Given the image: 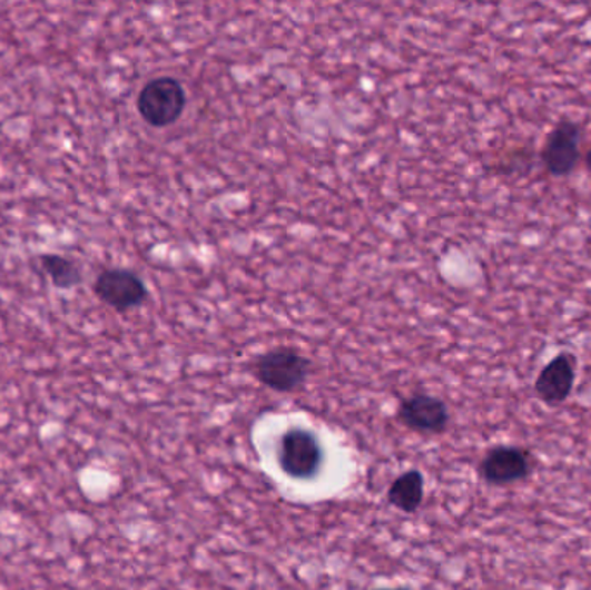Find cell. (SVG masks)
Masks as SVG:
<instances>
[{"mask_svg":"<svg viewBox=\"0 0 591 590\" xmlns=\"http://www.w3.org/2000/svg\"><path fill=\"white\" fill-rule=\"evenodd\" d=\"M312 362L298 350L278 346L259 355L255 362V376L263 386L272 392L293 393L305 385Z\"/></svg>","mask_w":591,"mask_h":590,"instance_id":"1","label":"cell"},{"mask_svg":"<svg viewBox=\"0 0 591 590\" xmlns=\"http://www.w3.org/2000/svg\"><path fill=\"white\" fill-rule=\"evenodd\" d=\"M278 466L287 476L299 482L314 480L324 466V446L306 427H290L278 440Z\"/></svg>","mask_w":591,"mask_h":590,"instance_id":"2","label":"cell"},{"mask_svg":"<svg viewBox=\"0 0 591 590\" xmlns=\"http://www.w3.org/2000/svg\"><path fill=\"white\" fill-rule=\"evenodd\" d=\"M186 102V90L177 78L158 77L140 90L137 109L147 125L155 129H167L180 120Z\"/></svg>","mask_w":591,"mask_h":590,"instance_id":"3","label":"cell"},{"mask_svg":"<svg viewBox=\"0 0 591 590\" xmlns=\"http://www.w3.org/2000/svg\"><path fill=\"white\" fill-rule=\"evenodd\" d=\"M583 127L571 118H562L546 134L540 149V161L553 177H568L577 170L581 158Z\"/></svg>","mask_w":591,"mask_h":590,"instance_id":"4","label":"cell"},{"mask_svg":"<svg viewBox=\"0 0 591 590\" xmlns=\"http://www.w3.org/2000/svg\"><path fill=\"white\" fill-rule=\"evenodd\" d=\"M93 293L108 307L120 314L140 307L149 295L146 283L128 268H108L99 274L93 284Z\"/></svg>","mask_w":591,"mask_h":590,"instance_id":"5","label":"cell"},{"mask_svg":"<svg viewBox=\"0 0 591 590\" xmlns=\"http://www.w3.org/2000/svg\"><path fill=\"white\" fill-rule=\"evenodd\" d=\"M533 471V458L519 446H493L480 464L481 478L490 485L503 486L521 482Z\"/></svg>","mask_w":591,"mask_h":590,"instance_id":"6","label":"cell"},{"mask_svg":"<svg viewBox=\"0 0 591 590\" xmlns=\"http://www.w3.org/2000/svg\"><path fill=\"white\" fill-rule=\"evenodd\" d=\"M398 417L408 430L424 435H440L450 423L445 402L427 393H415L400 404Z\"/></svg>","mask_w":591,"mask_h":590,"instance_id":"7","label":"cell"},{"mask_svg":"<svg viewBox=\"0 0 591 590\" xmlns=\"http://www.w3.org/2000/svg\"><path fill=\"white\" fill-rule=\"evenodd\" d=\"M577 383V357L561 352L540 371L534 381V393L541 402L561 405L568 401Z\"/></svg>","mask_w":591,"mask_h":590,"instance_id":"8","label":"cell"},{"mask_svg":"<svg viewBox=\"0 0 591 590\" xmlns=\"http://www.w3.org/2000/svg\"><path fill=\"white\" fill-rule=\"evenodd\" d=\"M387 501L402 513L418 511L424 501V474L418 470L405 471L391 483Z\"/></svg>","mask_w":591,"mask_h":590,"instance_id":"9","label":"cell"},{"mask_svg":"<svg viewBox=\"0 0 591 590\" xmlns=\"http://www.w3.org/2000/svg\"><path fill=\"white\" fill-rule=\"evenodd\" d=\"M40 265L58 289H65V292L75 289L83 279L80 267L70 258L61 257V255H42Z\"/></svg>","mask_w":591,"mask_h":590,"instance_id":"10","label":"cell"},{"mask_svg":"<svg viewBox=\"0 0 591 590\" xmlns=\"http://www.w3.org/2000/svg\"><path fill=\"white\" fill-rule=\"evenodd\" d=\"M584 165H587L588 170L591 171V148L588 149L587 156H584Z\"/></svg>","mask_w":591,"mask_h":590,"instance_id":"11","label":"cell"},{"mask_svg":"<svg viewBox=\"0 0 591 590\" xmlns=\"http://www.w3.org/2000/svg\"><path fill=\"white\" fill-rule=\"evenodd\" d=\"M377 590H410L406 587H400V589H377Z\"/></svg>","mask_w":591,"mask_h":590,"instance_id":"12","label":"cell"}]
</instances>
